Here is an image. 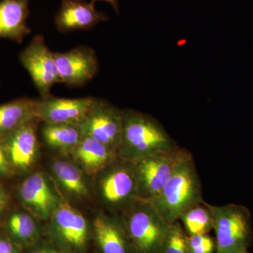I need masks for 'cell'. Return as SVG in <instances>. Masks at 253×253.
I'll return each mask as SVG.
<instances>
[{
    "instance_id": "6da1fadb",
    "label": "cell",
    "mask_w": 253,
    "mask_h": 253,
    "mask_svg": "<svg viewBox=\"0 0 253 253\" xmlns=\"http://www.w3.org/2000/svg\"><path fill=\"white\" fill-rule=\"evenodd\" d=\"M203 202L199 173L192 155L186 150L167 184L151 203L170 224L179 220L186 210Z\"/></svg>"
},
{
    "instance_id": "7a4b0ae2",
    "label": "cell",
    "mask_w": 253,
    "mask_h": 253,
    "mask_svg": "<svg viewBox=\"0 0 253 253\" xmlns=\"http://www.w3.org/2000/svg\"><path fill=\"white\" fill-rule=\"evenodd\" d=\"M177 146L156 118L129 110L123 111L122 136L118 151L124 159L136 162Z\"/></svg>"
},
{
    "instance_id": "3957f363",
    "label": "cell",
    "mask_w": 253,
    "mask_h": 253,
    "mask_svg": "<svg viewBox=\"0 0 253 253\" xmlns=\"http://www.w3.org/2000/svg\"><path fill=\"white\" fill-rule=\"evenodd\" d=\"M216 253H244L253 241L251 213L242 205H211Z\"/></svg>"
},
{
    "instance_id": "277c9868",
    "label": "cell",
    "mask_w": 253,
    "mask_h": 253,
    "mask_svg": "<svg viewBox=\"0 0 253 253\" xmlns=\"http://www.w3.org/2000/svg\"><path fill=\"white\" fill-rule=\"evenodd\" d=\"M123 225L134 253H158L169 224L149 201L139 200L128 208Z\"/></svg>"
},
{
    "instance_id": "5b68a950",
    "label": "cell",
    "mask_w": 253,
    "mask_h": 253,
    "mask_svg": "<svg viewBox=\"0 0 253 253\" xmlns=\"http://www.w3.org/2000/svg\"><path fill=\"white\" fill-rule=\"evenodd\" d=\"M186 150L177 146L134 162L139 199L152 202L157 197L172 176Z\"/></svg>"
},
{
    "instance_id": "8992f818",
    "label": "cell",
    "mask_w": 253,
    "mask_h": 253,
    "mask_svg": "<svg viewBox=\"0 0 253 253\" xmlns=\"http://www.w3.org/2000/svg\"><path fill=\"white\" fill-rule=\"evenodd\" d=\"M19 59L42 98L51 95V88L55 84L62 83L54 54L41 35L35 37L23 49Z\"/></svg>"
},
{
    "instance_id": "52a82bcc",
    "label": "cell",
    "mask_w": 253,
    "mask_h": 253,
    "mask_svg": "<svg viewBox=\"0 0 253 253\" xmlns=\"http://www.w3.org/2000/svg\"><path fill=\"white\" fill-rule=\"evenodd\" d=\"M123 123V111L96 99L79 126L83 136H90L116 152L121 144Z\"/></svg>"
},
{
    "instance_id": "ba28073f",
    "label": "cell",
    "mask_w": 253,
    "mask_h": 253,
    "mask_svg": "<svg viewBox=\"0 0 253 253\" xmlns=\"http://www.w3.org/2000/svg\"><path fill=\"white\" fill-rule=\"evenodd\" d=\"M53 54L61 82L68 86H83L99 71L96 53L89 46H78L65 52H53Z\"/></svg>"
},
{
    "instance_id": "9c48e42d",
    "label": "cell",
    "mask_w": 253,
    "mask_h": 253,
    "mask_svg": "<svg viewBox=\"0 0 253 253\" xmlns=\"http://www.w3.org/2000/svg\"><path fill=\"white\" fill-rule=\"evenodd\" d=\"M94 98H58L52 95L38 100L36 117L45 123L79 126L94 104Z\"/></svg>"
},
{
    "instance_id": "30bf717a",
    "label": "cell",
    "mask_w": 253,
    "mask_h": 253,
    "mask_svg": "<svg viewBox=\"0 0 253 253\" xmlns=\"http://www.w3.org/2000/svg\"><path fill=\"white\" fill-rule=\"evenodd\" d=\"M101 192L111 206H128L130 208L139 199L135 165L129 161L112 168L101 183Z\"/></svg>"
},
{
    "instance_id": "8fae6325",
    "label": "cell",
    "mask_w": 253,
    "mask_h": 253,
    "mask_svg": "<svg viewBox=\"0 0 253 253\" xmlns=\"http://www.w3.org/2000/svg\"><path fill=\"white\" fill-rule=\"evenodd\" d=\"M94 4L93 0H62L55 16L58 31L61 33L79 30L89 31L109 19L106 14L96 9Z\"/></svg>"
},
{
    "instance_id": "7c38bea8",
    "label": "cell",
    "mask_w": 253,
    "mask_h": 253,
    "mask_svg": "<svg viewBox=\"0 0 253 253\" xmlns=\"http://www.w3.org/2000/svg\"><path fill=\"white\" fill-rule=\"evenodd\" d=\"M33 119L5 134L6 154L15 167L26 169L36 157L38 140Z\"/></svg>"
},
{
    "instance_id": "4fadbf2b",
    "label": "cell",
    "mask_w": 253,
    "mask_h": 253,
    "mask_svg": "<svg viewBox=\"0 0 253 253\" xmlns=\"http://www.w3.org/2000/svg\"><path fill=\"white\" fill-rule=\"evenodd\" d=\"M31 0H0V39L21 43L31 33L28 25Z\"/></svg>"
},
{
    "instance_id": "5bb4252c",
    "label": "cell",
    "mask_w": 253,
    "mask_h": 253,
    "mask_svg": "<svg viewBox=\"0 0 253 253\" xmlns=\"http://www.w3.org/2000/svg\"><path fill=\"white\" fill-rule=\"evenodd\" d=\"M96 239L102 253H134L122 222L98 217L94 222Z\"/></svg>"
},
{
    "instance_id": "9a60e30c",
    "label": "cell",
    "mask_w": 253,
    "mask_h": 253,
    "mask_svg": "<svg viewBox=\"0 0 253 253\" xmlns=\"http://www.w3.org/2000/svg\"><path fill=\"white\" fill-rule=\"evenodd\" d=\"M20 195L25 204L45 217L54 208L56 200L46 179L40 173L23 181Z\"/></svg>"
},
{
    "instance_id": "2e32d148",
    "label": "cell",
    "mask_w": 253,
    "mask_h": 253,
    "mask_svg": "<svg viewBox=\"0 0 253 253\" xmlns=\"http://www.w3.org/2000/svg\"><path fill=\"white\" fill-rule=\"evenodd\" d=\"M55 219L60 234L66 242L77 248L85 244L87 235L85 219L69 204L59 205Z\"/></svg>"
},
{
    "instance_id": "e0dca14e",
    "label": "cell",
    "mask_w": 253,
    "mask_h": 253,
    "mask_svg": "<svg viewBox=\"0 0 253 253\" xmlns=\"http://www.w3.org/2000/svg\"><path fill=\"white\" fill-rule=\"evenodd\" d=\"M38 100L21 98L0 105V136L36 117Z\"/></svg>"
},
{
    "instance_id": "ac0fdd59",
    "label": "cell",
    "mask_w": 253,
    "mask_h": 253,
    "mask_svg": "<svg viewBox=\"0 0 253 253\" xmlns=\"http://www.w3.org/2000/svg\"><path fill=\"white\" fill-rule=\"evenodd\" d=\"M75 149L76 157L90 170L103 169L116 159V151L90 136H83Z\"/></svg>"
},
{
    "instance_id": "d6986e66",
    "label": "cell",
    "mask_w": 253,
    "mask_h": 253,
    "mask_svg": "<svg viewBox=\"0 0 253 253\" xmlns=\"http://www.w3.org/2000/svg\"><path fill=\"white\" fill-rule=\"evenodd\" d=\"M42 136L46 144L58 149L76 148L83 137L80 126L76 125L47 123L43 126Z\"/></svg>"
},
{
    "instance_id": "ffe728a7",
    "label": "cell",
    "mask_w": 253,
    "mask_h": 253,
    "mask_svg": "<svg viewBox=\"0 0 253 253\" xmlns=\"http://www.w3.org/2000/svg\"><path fill=\"white\" fill-rule=\"evenodd\" d=\"M179 221H181L188 236L208 234L213 229L211 205L205 201L195 205L181 214Z\"/></svg>"
},
{
    "instance_id": "44dd1931",
    "label": "cell",
    "mask_w": 253,
    "mask_h": 253,
    "mask_svg": "<svg viewBox=\"0 0 253 253\" xmlns=\"http://www.w3.org/2000/svg\"><path fill=\"white\" fill-rule=\"evenodd\" d=\"M54 171L63 186L74 194L85 195L87 190L81 173L78 168L66 161H56Z\"/></svg>"
},
{
    "instance_id": "7402d4cb",
    "label": "cell",
    "mask_w": 253,
    "mask_h": 253,
    "mask_svg": "<svg viewBox=\"0 0 253 253\" xmlns=\"http://www.w3.org/2000/svg\"><path fill=\"white\" fill-rule=\"evenodd\" d=\"M187 237L180 221L170 223L158 253H187Z\"/></svg>"
},
{
    "instance_id": "603a6c76",
    "label": "cell",
    "mask_w": 253,
    "mask_h": 253,
    "mask_svg": "<svg viewBox=\"0 0 253 253\" xmlns=\"http://www.w3.org/2000/svg\"><path fill=\"white\" fill-rule=\"evenodd\" d=\"M8 226L11 234L20 240L31 239L36 232L34 221L25 213H14L9 218Z\"/></svg>"
},
{
    "instance_id": "cb8c5ba5",
    "label": "cell",
    "mask_w": 253,
    "mask_h": 253,
    "mask_svg": "<svg viewBox=\"0 0 253 253\" xmlns=\"http://www.w3.org/2000/svg\"><path fill=\"white\" fill-rule=\"evenodd\" d=\"M187 253H216L215 240L208 234L188 236Z\"/></svg>"
},
{
    "instance_id": "d4e9b609",
    "label": "cell",
    "mask_w": 253,
    "mask_h": 253,
    "mask_svg": "<svg viewBox=\"0 0 253 253\" xmlns=\"http://www.w3.org/2000/svg\"><path fill=\"white\" fill-rule=\"evenodd\" d=\"M6 149L4 143L0 141V173H4L8 169V162L6 160Z\"/></svg>"
},
{
    "instance_id": "484cf974",
    "label": "cell",
    "mask_w": 253,
    "mask_h": 253,
    "mask_svg": "<svg viewBox=\"0 0 253 253\" xmlns=\"http://www.w3.org/2000/svg\"><path fill=\"white\" fill-rule=\"evenodd\" d=\"M0 253H16L14 245L6 239H0Z\"/></svg>"
},
{
    "instance_id": "4316f807",
    "label": "cell",
    "mask_w": 253,
    "mask_h": 253,
    "mask_svg": "<svg viewBox=\"0 0 253 253\" xmlns=\"http://www.w3.org/2000/svg\"><path fill=\"white\" fill-rule=\"evenodd\" d=\"M93 1H101L109 3L116 11V14H119V0H93Z\"/></svg>"
},
{
    "instance_id": "83f0119b",
    "label": "cell",
    "mask_w": 253,
    "mask_h": 253,
    "mask_svg": "<svg viewBox=\"0 0 253 253\" xmlns=\"http://www.w3.org/2000/svg\"><path fill=\"white\" fill-rule=\"evenodd\" d=\"M3 204H4V197H3V195L0 191V206Z\"/></svg>"
},
{
    "instance_id": "f1b7e54d",
    "label": "cell",
    "mask_w": 253,
    "mask_h": 253,
    "mask_svg": "<svg viewBox=\"0 0 253 253\" xmlns=\"http://www.w3.org/2000/svg\"><path fill=\"white\" fill-rule=\"evenodd\" d=\"M34 253H51L49 252V251H38V252H36Z\"/></svg>"
},
{
    "instance_id": "f546056e",
    "label": "cell",
    "mask_w": 253,
    "mask_h": 253,
    "mask_svg": "<svg viewBox=\"0 0 253 253\" xmlns=\"http://www.w3.org/2000/svg\"><path fill=\"white\" fill-rule=\"evenodd\" d=\"M244 253H250L249 252V251H246V252H245Z\"/></svg>"
}]
</instances>
